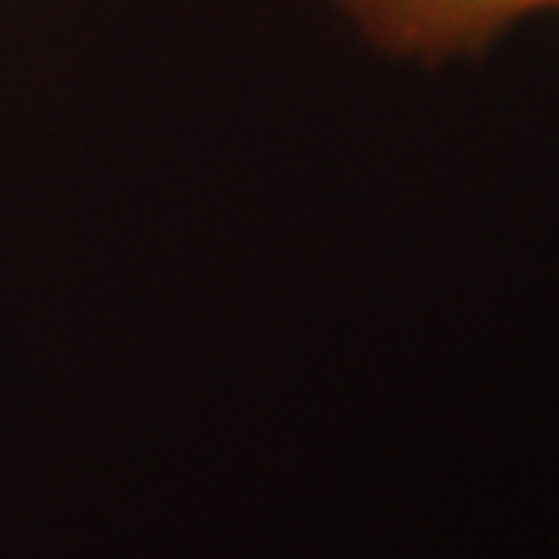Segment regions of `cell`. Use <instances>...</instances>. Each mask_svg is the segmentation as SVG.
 Segmentation results:
<instances>
[{
	"label": "cell",
	"mask_w": 559,
	"mask_h": 559,
	"mask_svg": "<svg viewBox=\"0 0 559 559\" xmlns=\"http://www.w3.org/2000/svg\"><path fill=\"white\" fill-rule=\"evenodd\" d=\"M385 57L423 66L469 60L522 22L559 16V0H333Z\"/></svg>",
	"instance_id": "obj_1"
}]
</instances>
